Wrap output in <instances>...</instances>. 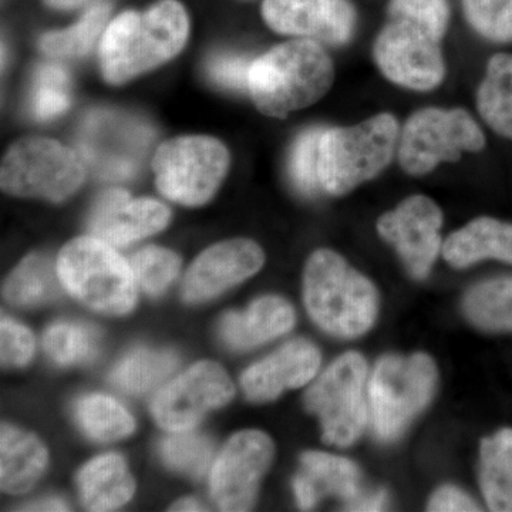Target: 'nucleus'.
Returning <instances> with one entry per match:
<instances>
[{
    "instance_id": "nucleus-1",
    "label": "nucleus",
    "mask_w": 512,
    "mask_h": 512,
    "mask_svg": "<svg viewBox=\"0 0 512 512\" xmlns=\"http://www.w3.org/2000/svg\"><path fill=\"white\" fill-rule=\"evenodd\" d=\"M190 22L177 0H160L146 12L127 10L101 36L104 79L123 84L173 59L187 43Z\"/></svg>"
},
{
    "instance_id": "nucleus-2",
    "label": "nucleus",
    "mask_w": 512,
    "mask_h": 512,
    "mask_svg": "<svg viewBox=\"0 0 512 512\" xmlns=\"http://www.w3.org/2000/svg\"><path fill=\"white\" fill-rule=\"evenodd\" d=\"M335 69L320 43L293 39L258 57L248 74V92L265 116L285 117L322 99Z\"/></svg>"
},
{
    "instance_id": "nucleus-3",
    "label": "nucleus",
    "mask_w": 512,
    "mask_h": 512,
    "mask_svg": "<svg viewBox=\"0 0 512 512\" xmlns=\"http://www.w3.org/2000/svg\"><path fill=\"white\" fill-rule=\"evenodd\" d=\"M303 298L320 328L340 338L366 333L379 311L375 285L329 249L313 252L306 262Z\"/></svg>"
},
{
    "instance_id": "nucleus-4",
    "label": "nucleus",
    "mask_w": 512,
    "mask_h": 512,
    "mask_svg": "<svg viewBox=\"0 0 512 512\" xmlns=\"http://www.w3.org/2000/svg\"><path fill=\"white\" fill-rule=\"evenodd\" d=\"M399 138V123L389 113L352 127L325 128L319 144L322 190L345 195L375 178L392 161Z\"/></svg>"
},
{
    "instance_id": "nucleus-5",
    "label": "nucleus",
    "mask_w": 512,
    "mask_h": 512,
    "mask_svg": "<svg viewBox=\"0 0 512 512\" xmlns=\"http://www.w3.org/2000/svg\"><path fill=\"white\" fill-rule=\"evenodd\" d=\"M56 268L64 289L93 311L121 316L136 306L138 285L130 262L103 239H73L60 251Z\"/></svg>"
},
{
    "instance_id": "nucleus-6",
    "label": "nucleus",
    "mask_w": 512,
    "mask_h": 512,
    "mask_svg": "<svg viewBox=\"0 0 512 512\" xmlns=\"http://www.w3.org/2000/svg\"><path fill=\"white\" fill-rule=\"evenodd\" d=\"M436 383V365L423 353L380 359L369 384V410L377 437L396 440L429 404Z\"/></svg>"
},
{
    "instance_id": "nucleus-7",
    "label": "nucleus",
    "mask_w": 512,
    "mask_h": 512,
    "mask_svg": "<svg viewBox=\"0 0 512 512\" xmlns=\"http://www.w3.org/2000/svg\"><path fill=\"white\" fill-rule=\"evenodd\" d=\"M86 178L82 158L72 148L43 137H28L10 146L2 161L3 191L23 198L62 202Z\"/></svg>"
},
{
    "instance_id": "nucleus-8",
    "label": "nucleus",
    "mask_w": 512,
    "mask_h": 512,
    "mask_svg": "<svg viewBox=\"0 0 512 512\" xmlns=\"http://www.w3.org/2000/svg\"><path fill=\"white\" fill-rule=\"evenodd\" d=\"M229 153L217 138L187 136L157 148L153 168L158 191L168 200L200 207L211 200L227 175Z\"/></svg>"
},
{
    "instance_id": "nucleus-9",
    "label": "nucleus",
    "mask_w": 512,
    "mask_h": 512,
    "mask_svg": "<svg viewBox=\"0 0 512 512\" xmlns=\"http://www.w3.org/2000/svg\"><path fill=\"white\" fill-rule=\"evenodd\" d=\"M366 360L359 353L340 356L316 380L305 396L308 412L322 424L323 440L348 447L365 430L369 409L365 400Z\"/></svg>"
},
{
    "instance_id": "nucleus-10",
    "label": "nucleus",
    "mask_w": 512,
    "mask_h": 512,
    "mask_svg": "<svg viewBox=\"0 0 512 512\" xmlns=\"http://www.w3.org/2000/svg\"><path fill=\"white\" fill-rule=\"evenodd\" d=\"M485 137L466 110L429 107L414 113L399 138L400 165L412 175L429 174L443 161L483 150Z\"/></svg>"
},
{
    "instance_id": "nucleus-11",
    "label": "nucleus",
    "mask_w": 512,
    "mask_h": 512,
    "mask_svg": "<svg viewBox=\"0 0 512 512\" xmlns=\"http://www.w3.org/2000/svg\"><path fill=\"white\" fill-rule=\"evenodd\" d=\"M373 57L386 79L417 92L436 89L446 73L440 40L409 20L389 18L376 37Z\"/></svg>"
},
{
    "instance_id": "nucleus-12",
    "label": "nucleus",
    "mask_w": 512,
    "mask_h": 512,
    "mask_svg": "<svg viewBox=\"0 0 512 512\" xmlns=\"http://www.w3.org/2000/svg\"><path fill=\"white\" fill-rule=\"evenodd\" d=\"M235 389L218 363H195L154 397L151 413L164 430H192L211 410L231 402Z\"/></svg>"
},
{
    "instance_id": "nucleus-13",
    "label": "nucleus",
    "mask_w": 512,
    "mask_h": 512,
    "mask_svg": "<svg viewBox=\"0 0 512 512\" xmlns=\"http://www.w3.org/2000/svg\"><path fill=\"white\" fill-rule=\"evenodd\" d=\"M274 443L258 430L232 436L212 464L210 493L221 511H248L262 477L271 466Z\"/></svg>"
},
{
    "instance_id": "nucleus-14",
    "label": "nucleus",
    "mask_w": 512,
    "mask_h": 512,
    "mask_svg": "<svg viewBox=\"0 0 512 512\" xmlns=\"http://www.w3.org/2000/svg\"><path fill=\"white\" fill-rule=\"evenodd\" d=\"M261 10L274 32L322 46L346 45L357 26L352 0H264Z\"/></svg>"
},
{
    "instance_id": "nucleus-15",
    "label": "nucleus",
    "mask_w": 512,
    "mask_h": 512,
    "mask_svg": "<svg viewBox=\"0 0 512 512\" xmlns=\"http://www.w3.org/2000/svg\"><path fill=\"white\" fill-rule=\"evenodd\" d=\"M441 225L443 215L436 202L414 195L384 214L377 222V231L396 248L410 275L423 279L439 255Z\"/></svg>"
},
{
    "instance_id": "nucleus-16",
    "label": "nucleus",
    "mask_w": 512,
    "mask_h": 512,
    "mask_svg": "<svg viewBox=\"0 0 512 512\" xmlns=\"http://www.w3.org/2000/svg\"><path fill=\"white\" fill-rule=\"evenodd\" d=\"M265 262V254L249 239H231L205 249L190 266L183 282V298L200 303L251 278Z\"/></svg>"
},
{
    "instance_id": "nucleus-17",
    "label": "nucleus",
    "mask_w": 512,
    "mask_h": 512,
    "mask_svg": "<svg viewBox=\"0 0 512 512\" xmlns=\"http://www.w3.org/2000/svg\"><path fill=\"white\" fill-rule=\"evenodd\" d=\"M171 212L151 198L133 200L119 188L101 194L89 215V229L94 237L113 247H127L140 239L163 231Z\"/></svg>"
},
{
    "instance_id": "nucleus-18",
    "label": "nucleus",
    "mask_w": 512,
    "mask_h": 512,
    "mask_svg": "<svg viewBox=\"0 0 512 512\" xmlns=\"http://www.w3.org/2000/svg\"><path fill=\"white\" fill-rule=\"evenodd\" d=\"M320 362L322 357L313 343L291 340L261 362L248 367L241 377L242 389L251 402H271L285 390L298 389L311 382L318 373Z\"/></svg>"
},
{
    "instance_id": "nucleus-19",
    "label": "nucleus",
    "mask_w": 512,
    "mask_h": 512,
    "mask_svg": "<svg viewBox=\"0 0 512 512\" xmlns=\"http://www.w3.org/2000/svg\"><path fill=\"white\" fill-rule=\"evenodd\" d=\"M293 491L302 510H311L328 495L340 498L349 507L363 493L355 463L319 451H308L301 457V471L293 480Z\"/></svg>"
},
{
    "instance_id": "nucleus-20",
    "label": "nucleus",
    "mask_w": 512,
    "mask_h": 512,
    "mask_svg": "<svg viewBox=\"0 0 512 512\" xmlns=\"http://www.w3.org/2000/svg\"><path fill=\"white\" fill-rule=\"evenodd\" d=\"M295 325V311L279 296L256 299L244 312H228L221 320L225 345L248 350L285 335Z\"/></svg>"
},
{
    "instance_id": "nucleus-21",
    "label": "nucleus",
    "mask_w": 512,
    "mask_h": 512,
    "mask_svg": "<svg viewBox=\"0 0 512 512\" xmlns=\"http://www.w3.org/2000/svg\"><path fill=\"white\" fill-rule=\"evenodd\" d=\"M76 481L82 503L89 511L119 510L136 491L126 460L116 453L93 458L79 471Z\"/></svg>"
},
{
    "instance_id": "nucleus-22",
    "label": "nucleus",
    "mask_w": 512,
    "mask_h": 512,
    "mask_svg": "<svg viewBox=\"0 0 512 512\" xmlns=\"http://www.w3.org/2000/svg\"><path fill=\"white\" fill-rule=\"evenodd\" d=\"M49 453L35 434L3 424L0 436V484L9 494L28 493L45 473Z\"/></svg>"
},
{
    "instance_id": "nucleus-23",
    "label": "nucleus",
    "mask_w": 512,
    "mask_h": 512,
    "mask_svg": "<svg viewBox=\"0 0 512 512\" xmlns=\"http://www.w3.org/2000/svg\"><path fill=\"white\" fill-rule=\"evenodd\" d=\"M443 256L456 268H467L483 259L512 264V224L494 218L471 221L447 238Z\"/></svg>"
},
{
    "instance_id": "nucleus-24",
    "label": "nucleus",
    "mask_w": 512,
    "mask_h": 512,
    "mask_svg": "<svg viewBox=\"0 0 512 512\" xmlns=\"http://www.w3.org/2000/svg\"><path fill=\"white\" fill-rule=\"evenodd\" d=\"M481 490L491 511L512 512V430L504 429L481 444Z\"/></svg>"
},
{
    "instance_id": "nucleus-25",
    "label": "nucleus",
    "mask_w": 512,
    "mask_h": 512,
    "mask_svg": "<svg viewBox=\"0 0 512 512\" xmlns=\"http://www.w3.org/2000/svg\"><path fill=\"white\" fill-rule=\"evenodd\" d=\"M481 117L495 133L512 140V55L491 57L477 94Z\"/></svg>"
},
{
    "instance_id": "nucleus-26",
    "label": "nucleus",
    "mask_w": 512,
    "mask_h": 512,
    "mask_svg": "<svg viewBox=\"0 0 512 512\" xmlns=\"http://www.w3.org/2000/svg\"><path fill=\"white\" fill-rule=\"evenodd\" d=\"M178 362L173 350L134 349L114 367L110 382L121 392L144 394L173 375Z\"/></svg>"
},
{
    "instance_id": "nucleus-27",
    "label": "nucleus",
    "mask_w": 512,
    "mask_h": 512,
    "mask_svg": "<svg viewBox=\"0 0 512 512\" xmlns=\"http://www.w3.org/2000/svg\"><path fill=\"white\" fill-rule=\"evenodd\" d=\"M60 281L57 268L46 256H26L6 281L3 295L16 306H39L55 301L60 295Z\"/></svg>"
},
{
    "instance_id": "nucleus-28",
    "label": "nucleus",
    "mask_w": 512,
    "mask_h": 512,
    "mask_svg": "<svg viewBox=\"0 0 512 512\" xmlns=\"http://www.w3.org/2000/svg\"><path fill=\"white\" fill-rule=\"evenodd\" d=\"M76 420L87 437L99 443L119 441L133 434L136 429L131 413L114 397L93 393L77 400Z\"/></svg>"
},
{
    "instance_id": "nucleus-29",
    "label": "nucleus",
    "mask_w": 512,
    "mask_h": 512,
    "mask_svg": "<svg viewBox=\"0 0 512 512\" xmlns=\"http://www.w3.org/2000/svg\"><path fill=\"white\" fill-rule=\"evenodd\" d=\"M467 318L484 330H512V278L495 279L471 289L464 299Z\"/></svg>"
},
{
    "instance_id": "nucleus-30",
    "label": "nucleus",
    "mask_w": 512,
    "mask_h": 512,
    "mask_svg": "<svg viewBox=\"0 0 512 512\" xmlns=\"http://www.w3.org/2000/svg\"><path fill=\"white\" fill-rule=\"evenodd\" d=\"M111 6L109 3L93 5L72 28L49 32L42 36L40 49L50 57H82L92 50L94 43L104 33Z\"/></svg>"
},
{
    "instance_id": "nucleus-31",
    "label": "nucleus",
    "mask_w": 512,
    "mask_h": 512,
    "mask_svg": "<svg viewBox=\"0 0 512 512\" xmlns=\"http://www.w3.org/2000/svg\"><path fill=\"white\" fill-rule=\"evenodd\" d=\"M99 330L79 322L53 323L43 335V348L60 366L92 362L99 353Z\"/></svg>"
},
{
    "instance_id": "nucleus-32",
    "label": "nucleus",
    "mask_w": 512,
    "mask_h": 512,
    "mask_svg": "<svg viewBox=\"0 0 512 512\" xmlns=\"http://www.w3.org/2000/svg\"><path fill=\"white\" fill-rule=\"evenodd\" d=\"M160 454L171 470L200 478L207 473L214 457V444L192 430L174 431L160 443Z\"/></svg>"
},
{
    "instance_id": "nucleus-33",
    "label": "nucleus",
    "mask_w": 512,
    "mask_h": 512,
    "mask_svg": "<svg viewBox=\"0 0 512 512\" xmlns=\"http://www.w3.org/2000/svg\"><path fill=\"white\" fill-rule=\"evenodd\" d=\"M70 77L62 66L43 63L33 80L30 111L37 120H52L70 107Z\"/></svg>"
},
{
    "instance_id": "nucleus-34",
    "label": "nucleus",
    "mask_w": 512,
    "mask_h": 512,
    "mask_svg": "<svg viewBox=\"0 0 512 512\" xmlns=\"http://www.w3.org/2000/svg\"><path fill=\"white\" fill-rule=\"evenodd\" d=\"M130 265L137 285L150 296H160L177 278L181 259L170 249L147 247L131 256Z\"/></svg>"
},
{
    "instance_id": "nucleus-35",
    "label": "nucleus",
    "mask_w": 512,
    "mask_h": 512,
    "mask_svg": "<svg viewBox=\"0 0 512 512\" xmlns=\"http://www.w3.org/2000/svg\"><path fill=\"white\" fill-rule=\"evenodd\" d=\"M323 131L322 127L302 131L289 153V177L293 187L306 197H316L323 191L319 180V144Z\"/></svg>"
},
{
    "instance_id": "nucleus-36",
    "label": "nucleus",
    "mask_w": 512,
    "mask_h": 512,
    "mask_svg": "<svg viewBox=\"0 0 512 512\" xmlns=\"http://www.w3.org/2000/svg\"><path fill=\"white\" fill-rule=\"evenodd\" d=\"M468 25L484 39L512 42V0H461Z\"/></svg>"
},
{
    "instance_id": "nucleus-37",
    "label": "nucleus",
    "mask_w": 512,
    "mask_h": 512,
    "mask_svg": "<svg viewBox=\"0 0 512 512\" xmlns=\"http://www.w3.org/2000/svg\"><path fill=\"white\" fill-rule=\"evenodd\" d=\"M389 18L409 20L441 42L450 25L448 0H389Z\"/></svg>"
},
{
    "instance_id": "nucleus-38",
    "label": "nucleus",
    "mask_w": 512,
    "mask_h": 512,
    "mask_svg": "<svg viewBox=\"0 0 512 512\" xmlns=\"http://www.w3.org/2000/svg\"><path fill=\"white\" fill-rule=\"evenodd\" d=\"M251 60L238 53H215L207 62V73L218 86L228 90H248V74Z\"/></svg>"
},
{
    "instance_id": "nucleus-39",
    "label": "nucleus",
    "mask_w": 512,
    "mask_h": 512,
    "mask_svg": "<svg viewBox=\"0 0 512 512\" xmlns=\"http://www.w3.org/2000/svg\"><path fill=\"white\" fill-rule=\"evenodd\" d=\"M2 365L23 367L28 365L35 353V338L22 323L3 316L2 325Z\"/></svg>"
},
{
    "instance_id": "nucleus-40",
    "label": "nucleus",
    "mask_w": 512,
    "mask_h": 512,
    "mask_svg": "<svg viewBox=\"0 0 512 512\" xmlns=\"http://www.w3.org/2000/svg\"><path fill=\"white\" fill-rule=\"evenodd\" d=\"M430 511H478L477 504L456 487H441L433 495L429 504Z\"/></svg>"
},
{
    "instance_id": "nucleus-41",
    "label": "nucleus",
    "mask_w": 512,
    "mask_h": 512,
    "mask_svg": "<svg viewBox=\"0 0 512 512\" xmlns=\"http://www.w3.org/2000/svg\"><path fill=\"white\" fill-rule=\"evenodd\" d=\"M387 495L383 490L376 493H362L349 505L350 511H380L386 505Z\"/></svg>"
},
{
    "instance_id": "nucleus-42",
    "label": "nucleus",
    "mask_w": 512,
    "mask_h": 512,
    "mask_svg": "<svg viewBox=\"0 0 512 512\" xmlns=\"http://www.w3.org/2000/svg\"><path fill=\"white\" fill-rule=\"evenodd\" d=\"M25 511H67V504L60 498H46V500L36 501V503L26 505L22 508Z\"/></svg>"
},
{
    "instance_id": "nucleus-43",
    "label": "nucleus",
    "mask_w": 512,
    "mask_h": 512,
    "mask_svg": "<svg viewBox=\"0 0 512 512\" xmlns=\"http://www.w3.org/2000/svg\"><path fill=\"white\" fill-rule=\"evenodd\" d=\"M89 2H93V0H45L46 5H49L50 8L64 10L80 8Z\"/></svg>"
},
{
    "instance_id": "nucleus-44",
    "label": "nucleus",
    "mask_w": 512,
    "mask_h": 512,
    "mask_svg": "<svg viewBox=\"0 0 512 512\" xmlns=\"http://www.w3.org/2000/svg\"><path fill=\"white\" fill-rule=\"evenodd\" d=\"M205 508L202 507L200 501L194 500V498H183V500L178 501L177 504H174V507L171 508V511H204Z\"/></svg>"
}]
</instances>
